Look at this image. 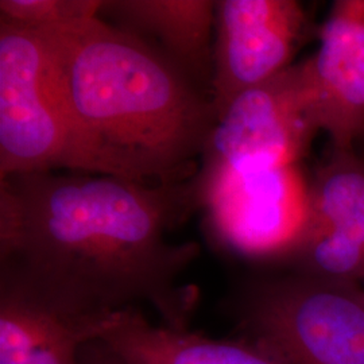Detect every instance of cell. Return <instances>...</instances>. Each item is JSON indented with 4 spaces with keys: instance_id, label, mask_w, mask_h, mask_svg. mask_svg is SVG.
<instances>
[{
    "instance_id": "cell-1",
    "label": "cell",
    "mask_w": 364,
    "mask_h": 364,
    "mask_svg": "<svg viewBox=\"0 0 364 364\" xmlns=\"http://www.w3.org/2000/svg\"><path fill=\"white\" fill-rule=\"evenodd\" d=\"M197 209L195 177L166 185L93 173L0 178V270L84 311L147 304L159 324L189 329L198 290L180 278L200 247L168 235Z\"/></svg>"
},
{
    "instance_id": "cell-2",
    "label": "cell",
    "mask_w": 364,
    "mask_h": 364,
    "mask_svg": "<svg viewBox=\"0 0 364 364\" xmlns=\"http://www.w3.org/2000/svg\"><path fill=\"white\" fill-rule=\"evenodd\" d=\"M70 134V170L166 185L191 180L216 112L164 54L96 16L37 28Z\"/></svg>"
},
{
    "instance_id": "cell-3",
    "label": "cell",
    "mask_w": 364,
    "mask_h": 364,
    "mask_svg": "<svg viewBox=\"0 0 364 364\" xmlns=\"http://www.w3.org/2000/svg\"><path fill=\"white\" fill-rule=\"evenodd\" d=\"M246 338L293 364H364V290L293 273L254 281L235 299Z\"/></svg>"
},
{
    "instance_id": "cell-4",
    "label": "cell",
    "mask_w": 364,
    "mask_h": 364,
    "mask_svg": "<svg viewBox=\"0 0 364 364\" xmlns=\"http://www.w3.org/2000/svg\"><path fill=\"white\" fill-rule=\"evenodd\" d=\"M210 237L234 255L289 263L304 243L311 178L301 165L251 166L195 176Z\"/></svg>"
},
{
    "instance_id": "cell-5",
    "label": "cell",
    "mask_w": 364,
    "mask_h": 364,
    "mask_svg": "<svg viewBox=\"0 0 364 364\" xmlns=\"http://www.w3.org/2000/svg\"><path fill=\"white\" fill-rule=\"evenodd\" d=\"M70 165L69 126L39 31L0 21V178Z\"/></svg>"
},
{
    "instance_id": "cell-6",
    "label": "cell",
    "mask_w": 364,
    "mask_h": 364,
    "mask_svg": "<svg viewBox=\"0 0 364 364\" xmlns=\"http://www.w3.org/2000/svg\"><path fill=\"white\" fill-rule=\"evenodd\" d=\"M301 63L236 96L218 117L196 173L301 165L318 132Z\"/></svg>"
},
{
    "instance_id": "cell-7",
    "label": "cell",
    "mask_w": 364,
    "mask_h": 364,
    "mask_svg": "<svg viewBox=\"0 0 364 364\" xmlns=\"http://www.w3.org/2000/svg\"><path fill=\"white\" fill-rule=\"evenodd\" d=\"M306 28L296 0H218L210 99L216 120L236 96L293 65Z\"/></svg>"
},
{
    "instance_id": "cell-8",
    "label": "cell",
    "mask_w": 364,
    "mask_h": 364,
    "mask_svg": "<svg viewBox=\"0 0 364 364\" xmlns=\"http://www.w3.org/2000/svg\"><path fill=\"white\" fill-rule=\"evenodd\" d=\"M294 273L364 281V159L332 150L311 178L309 224L293 259Z\"/></svg>"
},
{
    "instance_id": "cell-9",
    "label": "cell",
    "mask_w": 364,
    "mask_h": 364,
    "mask_svg": "<svg viewBox=\"0 0 364 364\" xmlns=\"http://www.w3.org/2000/svg\"><path fill=\"white\" fill-rule=\"evenodd\" d=\"M117 312H91L0 270V364H80Z\"/></svg>"
},
{
    "instance_id": "cell-10",
    "label": "cell",
    "mask_w": 364,
    "mask_h": 364,
    "mask_svg": "<svg viewBox=\"0 0 364 364\" xmlns=\"http://www.w3.org/2000/svg\"><path fill=\"white\" fill-rule=\"evenodd\" d=\"M317 127L332 150L351 151L364 135V0H336L320 45L301 63Z\"/></svg>"
},
{
    "instance_id": "cell-11",
    "label": "cell",
    "mask_w": 364,
    "mask_h": 364,
    "mask_svg": "<svg viewBox=\"0 0 364 364\" xmlns=\"http://www.w3.org/2000/svg\"><path fill=\"white\" fill-rule=\"evenodd\" d=\"M216 1L103 0L99 18L164 54L210 96Z\"/></svg>"
},
{
    "instance_id": "cell-12",
    "label": "cell",
    "mask_w": 364,
    "mask_h": 364,
    "mask_svg": "<svg viewBox=\"0 0 364 364\" xmlns=\"http://www.w3.org/2000/svg\"><path fill=\"white\" fill-rule=\"evenodd\" d=\"M105 344L127 364H293L251 338H215L153 324L139 308L117 313Z\"/></svg>"
},
{
    "instance_id": "cell-13",
    "label": "cell",
    "mask_w": 364,
    "mask_h": 364,
    "mask_svg": "<svg viewBox=\"0 0 364 364\" xmlns=\"http://www.w3.org/2000/svg\"><path fill=\"white\" fill-rule=\"evenodd\" d=\"M103 0H0V21L31 27L64 26L99 16Z\"/></svg>"
},
{
    "instance_id": "cell-14",
    "label": "cell",
    "mask_w": 364,
    "mask_h": 364,
    "mask_svg": "<svg viewBox=\"0 0 364 364\" xmlns=\"http://www.w3.org/2000/svg\"><path fill=\"white\" fill-rule=\"evenodd\" d=\"M80 364H127L103 340H95L84 347Z\"/></svg>"
},
{
    "instance_id": "cell-15",
    "label": "cell",
    "mask_w": 364,
    "mask_h": 364,
    "mask_svg": "<svg viewBox=\"0 0 364 364\" xmlns=\"http://www.w3.org/2000/svg\"><path fill=\"white\" fill-rule=\"evenodd\" d=\"M363 290H364V287H363Z\"/></svg>"
}]
</instances>
